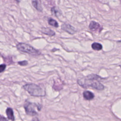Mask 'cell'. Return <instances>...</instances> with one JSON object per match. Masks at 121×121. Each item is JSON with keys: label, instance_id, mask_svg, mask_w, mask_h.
Returning a JSON list of instances; mask_svg holds the SVG:
<instances>
[{"label": "cell", "instance_id": "cell-15", "mask_svg": "<svg viewBox=\"0 0 121 121\" xmlns=\"http://www.w3.org/2000/svg\"><path fill=\"white\" fill-rule=\"evenodd\" d=\"M6 67V65L4 64H2L0 65V73L3 72L5 69Z\"/></svg>", "mask_w": 121, "mask_h": 121}, {"label": "cell", "instance_id": "cell-14", "mask_svg": "<svg viewBox=\"0 0 121 121\" xmlns=\"http://www.w3.org/2000/svg\"><path fill=\"white\" fill-rule=\"evenodd\" d=\"M52 12L53 13V14H54V15H55L56 16H57L58 15H59L60 12L59 11V10L57 9L56 7H54L51 10Z\"/></svg>", "mask_w": 121, "mask_h": 121}, {"label": "cell", "instance_id": "cell-16", "mask_svg": "<svg viewBox=\"0 0 121 121\" xmlns=\"http://www.w3.org/2000/svg\"><path fill=\"white\" fill-rule=\"evenodd\" d=\"M18 64L21 66H26L28 64V62L27 61H23L18 62Z\"/></svg>", "mask_w": 121, "mask_h": 121}, {"label": "cell", "instance_id": "cell-10", "mask_svg": "<svg viewBox=\"0 0 121 121\" xmlns=\"http://www.w3.org/2000/svg\"><path fill=\"white\" fill-rule=\"evenodd\" d=\"M42 32L45 35H47L50 37L54 36L55 34V33L51 29L48 28H43L42 29Z\"/></svg>", "mask_w": 121, "mask_h": 121}, {"label": "cell", "instance_id": "cell-17", "mask_svg": "<svg viewBox=\"0 0 121 121\" xmlns=\"http://www.w3.org/2000/svg\"><path fill=\"white\" fill-rule=\"evenodd\" d=\"M16 1L18 3H19L20 2V0H16Z\"/></svg>", "mask_w": 121, "mask_h": 121}, {"label": "cell", "instance_id": "cell-1", "mask_svg": "<svg viewBox=\"0 0 121 121\" xmlns=\"http://www.w3.org/2000/svg\"><path fill=\"white\" fill-rule=\"evenodd\" d=\"M77 82L80 86L83 88L91 87L98 90H103L105 88L104 85L99 82V81L89 79L87 77L78 80Z\"/></svg>", "mask_w": 121, "mask_h": 121}, {"label": "cell", "instance_id": "cell-9", "mask_svg": "<svg viewBox=\"0 0 121 121\" xmlns=\"http://www.w3.org/2000/svg\"><path fill=\"white\" fill-rule=\"evenodd\" d=\"M6 114H7L8 119H9L10 120H12V121L15 120L14 113H13V110L12 108H8L6 110Z\"/></svg>", "mask_w": 121, "mask_h": 121}, {"label": "cell", "instance_id": "cell-8", "mask_svg": "<svg viewBox=\"0 0 121 121\" xmlns=\"http://www.w3.org/2000/svg\"><path fill=\"white\" fill-rule=\"evenodd\" d=\"M32 4L34 7H35L37 11L41 12L42 11V7L40 0H32Z\"/></svg>", "mask_w": 121, "mask_h": 121}, {"label": "cell", "instance_id": "cell-11", "mask_svg": "<svg viewBox=\"0 0 121 121\" xmlns=\"http://www.w3.org/2000/svg\"><path fill=\"white\" fill-rule=\"evenodd\" d=\"M91 47L93 50H96V51H100L102 49V48H103L102 44L99 43H93L92 44Z\"/></svg>", "mask_w": 121, "mask_h": 121}, {"label": "cell", "instance_id": "cell-4", "mask_svg": "<svg viewBox=\"0 0 121 121\" xmlns=\"http://www.w3.org/2000/svg\"><path fill=\"white\" fill-rule=\"evenodd\" d=\"M36 108L40 110V108H39V106L35 103L26 102L24 105V108L25 109L26 113L29 115L35 116L37 115V113L36 111Z\"/></svg>", "mask_w": 121, "mask_h": 121}, {"label": "cell", "instance_id": "cell-12", "mask_svg": "<svg viewBox=\"0 0 121 121\" xmlns=\"http://www.w3.org/2000/svg\"><path fill=\"white\" fill-rule=\"evenodd\" d=\"M48 23H49V25H50L51 26H52L55 28H58L59 26L57 22L55 20L52 18H50L48 19Z\"/></svg>", "mask_w": 121, "mask_h": 121}, {"label": "cell", "instance_id": "cell-2", "mask_svg": "<svg viewBox=\"0 0 121 121\" xmlns=\"http://www.w3.org/2000/svg\"><path fill=\"white\" fill-rule=\"evenodd\" d=\"M23 87L24 89L26 90L32 96L41 97L45 95V91L40 86L35 84H27Z\"/></svg>", "mask_w": 121, "mask_h": 121}, {"label": "cell", "instance_id": "cell-7", "mask_svg": "<svg viewBox=\"0 0 121 121\" xmlns=\"http://www.w3.org/2000/svg\"><path fill=\"white\" fill-rule=\"evenodd\" d=\"M83 95L84 98L87 100H91L95 97L94 94L89 91H84L83 93Z\"/></svg>", "mask_w": 121, "mask_h": 121}, {"label": "cell", "instance_id": "cell-3", "mask_svg": "<svg viewBox=\"0 0 121 121\" xmlns=\"http://www.w3.org/2000/svg\"><path fill=\"white\" fill-rule=\"evenodd\" d=\"M16 47L18 50L23 53H26L34 55H40V52L38 50H37L32 46L25 43H19L17 45Z\"/></svg>", "mask_w": 121, "mask_h": 121}, {"label": "cell", "instance_id": "cell-6", "mask_svg": "<svg viewBox=\"0 0 121 121\" xmlns=\"http://www.w3.org/2000/svg\"><path fill=\"white\" fill-rule=\"evenodd\" d=\"M61 28L62 30L71 35L75 34L76 32L75 29L70 25V24H63V25H62Z\"/></svg>", "mask_w": 121, "mask_h": 121}, {"label": "cell", "instance_id": "cell-13", "mask_svg": "<svg viewBox=\"0 0 121 121\" xmlns=\"http://www.w3.org/2000/svg\"><path fill=\"white\" fill-rule=\"evenodd\" d=\"M87 77L89 79L96 80H98V81H100L101 79H102V78L101 77H100L99 75H95V74H90V75L88 76Z\"/></svg>", "mask_w": 121, "mask_h": 121}, {"label": "cell", "instance_id": "cell-5", "mask_svg": "<svg viewBox=\"0 0 121 121\" xmlns=\"http://www.w3.org/2000/svg\"><path fill=\"white\" fill-rule=\"evenodd\" d=\"M89 28L92 31L98 32L99 33H100L103 29L99 23L94 21L90 22L89 25Z\"/></svg>", "mask_w": 121, "mask_h": 121}]
</instances>
